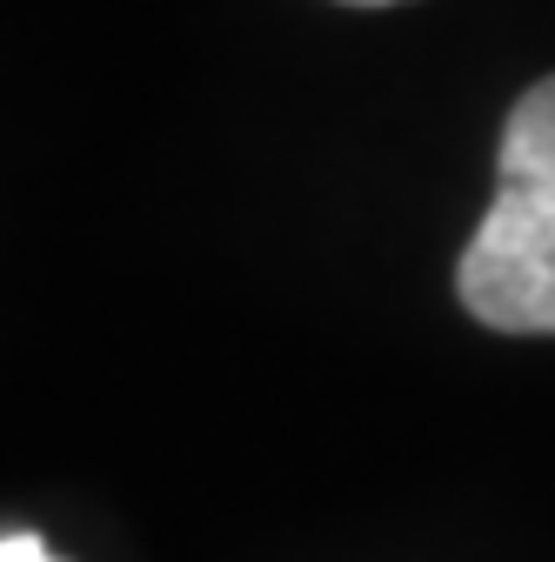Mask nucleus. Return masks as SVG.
Masks as SVG:
<instances>
[{
	"label": "nucleus",
	"mask_w": 555,
	"mask_h": 562,
	"mask_svg": "<svg viewBox=\"0 0 555 562\" xmlns=\"http://www.w3.org/2000/svg\"><path fill=\"white\" fill-rule=\"evenodd\" d=\"M462 308L496 335H555V188L496 181L455 268Z\"/></svg>",
	"instance_id": "f257e3e1"
},
{
	"label": "nucleus",
	"mask_w": 555,
	"mask_h": 562,
	"mask_svg": "<svg viewBox=\"0 0 555 562\" xmlns=\"http://www.w3.org/2000/svg\"><path fill=\"white\" fill-rule=\"evenodd\" d=\"M496 181H529V188H555V75L535 81L509 121H502V155H496Z\"/></svg>",
	"instance_id": "f03ea898"
},
{
	"label": "nucleus",
	"mask_w": 555,
	"mask_h": 562,
	"mask_svg": "<svg viewBox=\"0 0 555 562\" xmlns=\"http://www.w3.org/2000/svg\"><path fill=\"white\" fill-rule=\"evenodd\" d=\"M0 562H54L41 536H0Z\"/></svg>",
	"instance_id": "7ed1b4c3"
},
{
	"label": "nucleus",
	"mask_w": 555,
	"mask_h": 562,
	"mask_svg": "<svg viewBox=\"0 0 555 562\" xmlns=\"http://www.w3.org/2000/svg\"><path fill=\"white\" fill-rule=\"evenodd\" d=\"M349 8H395V0H349Z\"/></svg>",
	"instance_id": "20e7f679"
}]
</instances>
